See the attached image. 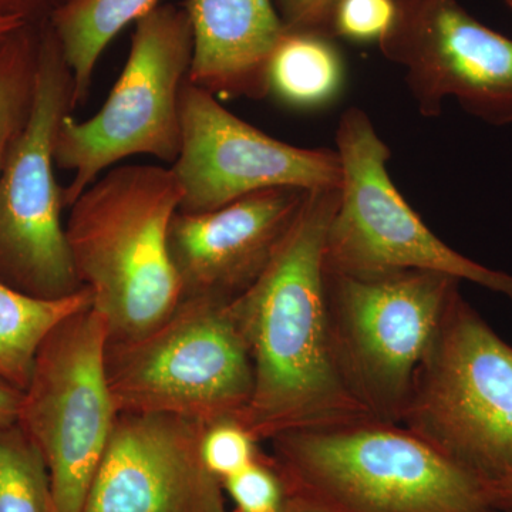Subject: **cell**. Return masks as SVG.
<instances>
[{
	"label": "cell",
	"mask_w": 512,
	"mask_h": 512,
	"mask_svg": "<svg viewBox=\"0 0 512 512\" xmlns=\"http://www.w3.org/2000/svg\"><path fill=\"white\" fill-rule=\"evenodd\" d=\"M234 512H282L289 493L269 454L262 453L244 470L222 481Z\"/></svg>",
	"instance_id": "7402d4cb"
},
{
	"label": "cell",
	"mask_w": 512,
	"mask_h": 512,
	"mask_svg": "<svg viewBox=\"0 0 512 512\" xmlns=\"http://www.w3.org/2000/svg\"><path fill=\"white\" fill-rule=\"evenodd\" d=\"M180 113V156L171 165L183 191L178 211H214L272 188L316 191L342 185L338 151L276 140L188 80Z\"/></svg>",
	"instance_id": "7c38bea8"
},
{
	"label": "cell",
	"mask_w": 512,
	"mask_h": 512,
	"mask_svg": "<svg viewBox=\"0 0 512 512\" xmlns=\"http://www.w3.org/2000/svg\"><path fill=\"white\" fill-rule=\"evenodd\" d=\"M379 47L404 70L421 116L436 119L454 100L488 126H512V39L458 0H397L393 28Z\"/></svg>",
	"instance_id": "8fae6325"
},
{
	"label": "cell",
	"mask_w": 512,
	"mask_h": 512,
	"mask_svg": "<svg viewBox=\"0 0 512 512\" xmlns=\"http://www.w3.org/2000/svg\"><path fill=\"white\" fill-rule=\"evenodd\" d=\"M42 26L16 30L0 46V173L32 109Z\"/></svg>",
	"instance_id": "d6986e66"
},
{
	"label": "cell",
	"mask_w": 512,
	"mask_h": 512,
	"mask_svg": "<svg viewBox=\"0 0 512 512\" xmlns=\"http://www.w3.org/2000/svg\"><path fill=\"white\" fill-rule=\"evenodd\" d=\"M192 52L184 5H158L137 20L127 62L106 103L89 120L67 114L57 130L56 167L73 173L72 183L63 188L64 208L126 158L175 163L181 150V90Z\"/></svg>",
	"instance_id": "5b68a950"
},
{
	"label": "cell",
	"mask_w": 512,
	"mask_h": 512,
	"mask_svg": "<svg viewBox=\"0 0 512 512\" xmlns=\"http://www.w3.org/2000/svg\"><path fill=\"white\" fill-rule=\"evenodd\" d=\"M23 23L16 22V20L0 19V46L8 40L10 35L16 32V30L25 28Z\"/></svg>",
	"instance_id": "83f0119b"
},
{
	"label": "cell",
	"mask_w": 512,
	"mask_h": 512,
	"mask_svg": "<svg viewBox=\"0 0 512 512\" xmlns=\"http://www.w3.org/2000/svg\"><path fill=\"white\" fill-rule=\"evenodd\" d=\"M228 303L188 296L147 332L107 342L106 376L117 413L170 414L204 424L241 419L254 369Z\"/></svg>",
	"instance_id": "277c9868"
},
{
	"label": "cell",
	"mask_w": 512,
	"mask_h": 512,
	"mask_svg": "<svg viewBox=\"0 0 512 512\" xmlns=\"http://www.w3.org/2000/svg\"><path fill=\"white\" fill-rule=\"evenodd\" d=\"M73 90L55 33L43 23L32 109L0 173V281L36 298L59 299L82 289L55 173L57 130L73 113Z\"/></svg>",
	"instance_id": "9c48e42d"
},
{
	"label": "cell",
	"mask_w": 512,
	"mask_h": 512,
	"mask_svg": "<svg viewBox=\"0 0 512 512\" xmlns=\"http://www.w3.org/2000/svg\"><path fill=\"white\" fill-rule=\"evenodd\" d=\"M345 63L335 37L285 30L266 66V96L293 110L323 109L338 99Z\"/></svg>",
	"instance_id": "2e32d148"
},
{
	"label": "cell",
	"mask_w": 512,
	"mask_h": 512,
	"mask_svg": "<svg viewBox=\"0 0 512 512\" xmlns=\"http://www.w3.org/2000/svg\"><path fill=\"white\" fill-rule=\"evenodd\" d=\"M109 323L92 306L52 330L23 390L18 424L42 451L56 512H84L117 417L106 376Z\"/></svg>",
	"instance_id": "30bf717a"
},
{
	"label": "cell",
	"mask_w": 512,
	"mask_h": 512,
	"mask_svg": "<svg viewBox=\"0 0 512 512\" xmlns=\"http://www.w3.org/2000/svg\"><path fill=\"white\" fill-rule=\"evenodd\" d=\"M491 494L498 512H512V471L490 481Z\"/></svg>",
	"instance_id": "484cf974"
},
{
	"label": "cell",
	"mask_w": 512,
	"mask_h": 512,
	"mask_svg": "<svg viewBox=\"0 0 512 512\" xmlns=\"http://www.w3.org/2000/svg\"><path fill=\"white\" fill-rule=\"evenodd\" d=\"M282 512H330L322 505L313 503L311 500L299 497V495L289 494L284 510Z\"/></svg>",
	"instance_id": "4316f807"
},
{
	"label": "cell",
	"mask_w": 512,
	"mask_h": 512,
	"mask_svg": "<svg viewBox=\"0 0 512 512\" xmlns=\"http://www.w3.org/2000/svg\"><path fill=\"white\" fill-rule=\"evenodd\" d=\"M22 390L0 379V429L18 423Z\"/></svg>",
	"instance_id": "d4e9b609"
},
{
	"label": "cell",
	"mask_w": 512,
	"mask_h": 512,
	"mask_svg": "<svg viewBox=\"0 0 512 512\" xmlns=\"http://www.w3.org/2000/svg\"><path fill=\"white\" fill-rule=\"evenodd\" d=\"M396 16L397 0H339L330 20V35L359 45H379Z\"/></svg>",
	"instance_id": "603a6c76"
},
{
	"label": "cell",
	"mask_w": 512,
	"mask_h": 512,
	"mask_svg": "<svg viewBox=\"0 0 512 512\" xmlns=\"http://www.w3.org/2000/svg\"><path fill=\"white\" fill-rule=\"evenodd\" d=\"M0 512H56L45 457L18 423L0 429Z\"/></svg>",
	"instance_id": "ffe728a7"
},
{
	"label": "cell",
	"mask_w": 512,
	"mask_h": 512,
	"mask_svg": "<svg viewBox=\"0 0 512 512\" xmlns=\"http://www.w3.org/2000/svg\"><path fill=\"white\" fill-rule=\"evenodd\" d=\"M400 424L485 480L512 471V346L460 288Z\"/></svg>",
	"instance_id": "52a82bcc"
},
{
	"label": "cell",
	"mask_w": 512,
	"mask_h": 512,
	"mask_svg": "<svg viewBox=\"0 0 512 512\" xmlns=\"http://www.w3.org/2000/svg\"><path fill=\"white\" fill-rule=\"evenodd\" d=\"M505 3H507L508 8L512 10V0H505Z\"/></svg>",
	"instance_id": "f1b7e54d"
},
{
	"label": "cell",
	"mask_w": 512,
	"mask_h": 512,
	"mask_svg": "<svg viewBox=\"0 0 512 512\" xmlns=\"http://www.w3.org/2000/svg\"><path fill=\"white\" fill-rule=\"evenodd\" d=\"M339 194L306 192L264 272L228 303L254 369L239 421L259 441L373 417L340 373L330 330L325 251Z\"/></svg>",
	"instance_id": "6da1fadb"
},
{
	"label": "cell",
	"mask_w": 512,
	"mask_h": 512,
	"mask_svg": "<svg viewBox=\"0 0 512 512\" xmlns=\"http://www.w3.org/2000/svg\"><path fill=\"white\" fill-rule=\"evenodd\" d=\"M274 3L286 30L330 35V20L339 0H274Z\"/></svg>",
	"instance_id": "cb8c5ba5"
},
{
	"label": "cell",
	"mask_w": 512,
	"mask_h": 512,
	"mask_svg": "<svg viewBox=\"0 0 512 512\" xmlns=\"http://www.w3.org/2000/svg\"><path fill=\"white\" fill-rule=\"evenodd\" d=\"M269 443L288 493L330 512H498L490 481L400 423L369 417Z\"/></svg>",
	"instance_id": "7a4b0ae2"
},
{
	"label": "cell",
	"mask_w": 512,
	"mask_h": 512,
	"mask_svg": "<svg viewBox=\"0 0 512 512\" xmlns=\"http://www.w3.org/2000/svg\"><path fill=\"white\" fill-rule=\"evenodd\" d=\"M92 305L86 288L64 298L43 299L0 281V379L23 392L47 336L64 319Z\"/></svg>",
	"instance_id": "ac0fdd59"
},
{
	"label": "cell",
	"mask_w": 512,
	"mask_h": 512,
	"mask_svg": "<svg viewBox=\"0 0 512 512\" xmlns=\"http://www.w3.org/2000/svg\"><path fill=\"white\" fill-rule=\"evenodd\" d=\"M306 192L272 188L208 212L177 211L168 251L183 298L232 301L264 272Z\"/></svg>",
	"instance_id": "5bb4252c"
},
{
	"label": "cell",
	"mask_w": 512,
	"mask_h": 512,
	"mask_svg": "<svg viewBox=\"0 0 512 512\" xmlns=\"http://www.w3.org/2000/svg\"><path fill=\"white\" fill-rule=\"evenodd\" d=\"M194 37L188 82L220 97L266 96V66L285 33L274 0H185Z\"/></svg>",
	"instance_id": "9a60e30c"
},
{
	"label": "cell",
	"mask_w": 512,
	"mask_h": 512,
	"mask_svg": "<svg viewBox=\"0 0 512 512\" xmlns=\"http://www.w3.org/2000/svg\"><path fill=\"white\" fill-rule=\"evenodd\" d=\"M460 284L426 271L372 276L326 272L340 373L375 419L402 423L417 375Z\"/></svg>",
	"instance_id": "ba28073f"
},
{
	"label": "cell",
	"mask_w": 512,
	"mask_h": 512,
	"mask_svg": "<svg viewBox=\"0 0 512 512\" xmlns=\"http://www.w3.org/2000/svg\"><path fill=\"white\" fill-rule=\"evenodd\" d=\"M207 424L170 414L117 413L84 512H228L201 456Z\"/></svg>",
	"instance_id": "4fadbf2b"
},
{
	"label": "cell",
	"mask_w": 512,
	"mask_h": 512,
	"mask_svg": "<svg viewBox=\"0 0 512 512\" xmlns=\"http://www.w3.org/2000/svg\"><path fill=\"white\" fill-rule=\"evenodd\" d=\"M335 141L342 185L326 237V272L350 276L436 272L512 302L511 274L448 247L404 200L390 177V148L365 110L350 107L342 114Z\"/></svg>",
	"instance_id": "8992f818"
},
{
	"label": "cell",
	"mask_w": 512,
	"mask_h": 512,
	"mask_svg": "<svg viewBox=\"0 0 512 512\" xmlns=\"http://www.w3.org/2000/svg\"><path fill=\"white\" fill-rule=\"evenodd\" d=\"M158 0H69L50 16L64 62L73 74V107L83 106L94 70L121 30L157 8Z\"/></svg>",
	"instance_id": "e0dca14e"
},
{
	"label": "cell",
	"mask_w": 512,
	"mask_h": 512,
	"mask_svg": "<svg viewBox=\"0 0 512 512\" xmlns=\"http://www.w3.org/2000/svg\"><path fill=\"white\" fill-rule=\"evenodd\" d=\"M181 201L171 167L128 164L101 174L69 208L74 272L109 323V342L154 328L183 299L168 251Z\"/></svg>",
	"instance_id": "3957f363"
},
{
	"label": "cell",
	"mask_w": 512,
	"mask_h": 512,
	"mask_svg": "<svg viewBox=\"0 0 512 512\" xmlns=\"http://www.w3.org/2000/svg\"><path fill=\"white\" fill-rule=\"evenodd\" d=\"M259 441L244 424L229 417L205 426L201 456L212 476L222 481L244 470L261 456Z\"/></svg>",
	"instance_id": "44dd1931"
}]
</instances>
